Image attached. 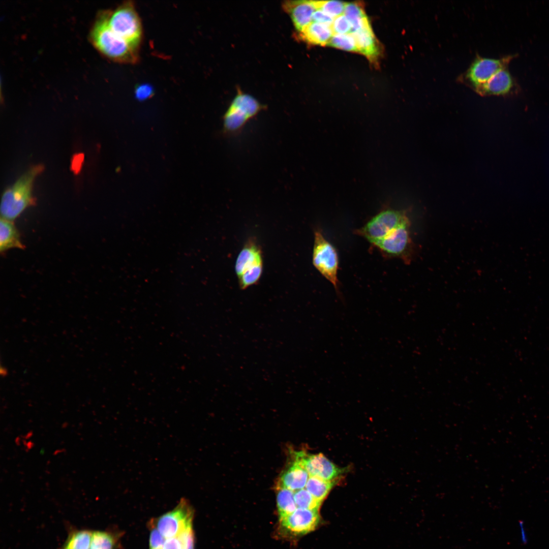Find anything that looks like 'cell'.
Returning a JSON list of instances; mask_svg holds the SVG:
<instances>
[{"label":"cell","instance_id":"6da1fadb","mask_svg":"<svg viewBox=\"0 0 549 549\" xmlns=\"http://www.w3.org/2000/svg\"><path fill=\"white\" fill-rule=\"evenodd\" d=\"M90 40L98 50L109 59L122 63H135L138 49L115 33L108 23V11L98 16L89 34Z\"/></svg>","mask_w":549,"mask_h":549},{"label":"cell","instance_id":"7a4b0ae2","mask_svg":"<svg viewBox=\"0 0 549 549\" xmlns=\"http://www.w3.org/2000/svg\"><path fill=\"white\" fill-rule=\"evenodd\" d=\"M44 168L41 164L32 167L5 191L1 204V218L13 221L26 208L35 203L33 184Z\"/></svg>","mask_w":549,"mask_h":549},{"label":"cell","instance_id":"3957f363","mask_svg":"<svg viewBox=\"0 0 549 549\" xmlns=\"http://www.w3.org/2000/svg\"><path fill=\"white\" fill-rule=\"evenodd\" d=\"M264 108L254 97L239 90L223 115V134H239L246 124Z\"/></svg>","mask_w":549,"mask_h":549},{"label":"cell","instance_id":"277c9868","mask_svg":"<svg viewBox=\"0 0 549 549\" xmlns=\"http://www.w3.org/2000/svg\"><path fill=\"white\" fill-rule=\"evenodd\" d=\"M263 268L261 249L256 240L251 238L245 243L236 260L235 270L240 288L244 290L257 284Z\"/></svg>","mask_w":549,"mask_h":549},{"label":"cell","instance_id":"5b68a950","mask_svg":"<svg viewBox=\"0 0 549 549\" xmlns=\"http://www.w3.org/2000/svg\"><path fill=\"white\" fill-rule=\"evenodd\" d=\"M111 29L132 46L138 48L142 37L140 19L131 2H127L112 11H108Z\"/></svg>","mask_w":549,"mask_h":549},{"label":"cell","instance_id":"8992f818","mask_svg":"<svg viewBox=\"0 0 549 549\" xmlns=\"http://www.w3.org/2000/svg\"><path fill=\"white\" fill-rule=\"evenodd\" d=\"M410 228L409 221L393 229L374 246L387 256L400 258L409 264L414 249Z\"/></svg>","mask_w":549,"mask_h":549},{"label":"cell","instance_id":"52a82bcc","mask_svg":"<svg viewBox=\"0 0 549 549\" xmlns=\"http://www.w3.org/2000/svg\"><path fill=\"white\" fill-rule=\"evenodd\" d=\"M193 516L191 505L182 498L173 510L159 517L152 525L165 539L177 537L192 527Z\"/></svg>","mask_w":549,"mask_h":549},{"label":"cell","instance_id":"ba28073f","mask_svg":"<svg viewBox=\"0 0 549 549\" xmlns=\"http://www.w3.org/2000/svg\"><path fill=\"white\" fill-rule=\"evenodd\" d=\"M312 260L314 267L337 289L339 268L337 252L319 230L315 232Z\"/></svg>","mask_w":549,"mask_h":549},{"label":"cell","instance_id":"9c48e42d","mask_svg":"<svg viewBox=\"0 0 549 549\" xmlns=\"http://www.w3.org/2000/svg\"><path fill=\"white\" fill-rule=\"evenodd\" d=\"M409 221L406 211L388 209L375 216L356 233L374 245L393 229Z\"/></svg>","mask_w":549,"mask_h":549},{"label":"cell","instance_id":"30bf717a","mask_svg":"<svg viewBox=\"0 0 549 549\" xmlns=\"http://www.w3.org/2000/svg\"><path fill=\"white\" fill-rule=\"evenodd\" d=\"M291 455V460L303 468L309 476L333 481L344 472L321 453L313 454L304 451H292Z\"/></svg>","mask_w":549,"mask_h":549},{"label":"cell","instance_id":"8fae6325","mask_svg":"<svg viewBox=\"0 0 549 549\" xmlns=\"http://www.w3.org/2000/svg\"><path fill=\"white\" fill-rule=\"evenodd\" d=\"M513 58V55L499 59L478 57L468 70L466 78L477 90L496 72L505 68Z\"/></svg>","mask_w":549,"mask_h":549},{"label":"cell","instance_id":"7c38bea8","mask_svg":"<svg viewBox=\"0 0 549 549\" xmlns=\"http://www.w3.org/2000/svg\"><path fill=\"white\" fill-rule=\"evenodd\" d=\"M320 520L318 510L298 508L291 514L280 519L282 527L296 534H304L313 531Z\"/></svg>","mask_w":549,"mask_h":549},{"label":"cell","instance_id":"4fadbf2b","mask_svg":"<svg viewBox=\"0 0 549 549\" xmlns=\"http://www.w3.org/2000/svg\"><path fill=\"white\" fill-rule=\"evenodd\" d=\"M518 90V85L505 68L496 72L476 91L483 95H505Z\"/></svg>","mask_w":549,"mask_h":549},{"label":"cell","instance_id":"5bb4252c","mask_svg":"<svg viewBox=\"0 0 549 549\" xmlns=\"http://www.w3.org/2000/svg\"><path fill=\"white\" fill-rule=\"evenodd\" d=\"M283 7L290 15L298 33L312 22L313 14L316 10L313 1H286Z\"/></svg>","mask_w":549,"mask_h":549},{"label":"cell","instance_id":"9a60e30c","mask_svg":"<svg viewBox=\"0 0 549 549\" xmlns=\"http://www.w3.org/2000/svg\"><path fill=\"white\" fill-rule=\"evenodd\" d=\"M309 474L295 461L291 460L281 473L276 488L283 487L292 491L302 489L306 485Z\"/></svg>","mask_w":549,"mask_h":549},{"label":"cell","instance_id":"2e32d148","mask_svg":"<svg viewBox=\"0 0 549 549\" xmlns=\"http://www.w3.org/2000/svg\"><path fill=\"white\" fill-rule=\"evenodd\" d=\"M351 34L355 40L358 52L364 55L371 61L377 60L380 53L379 47L371 26Z\"/></svg>","mask_w":549,"mask_h":549},{"label":"cell","instance_id":"e0dca14e","mask_svg":"<svg viewBox=\"0 0 549 549\" xmlns=\"http://www.w3.org/2000/svg\"><path fill=\"white\" fill-rule=\"evenodd\" d=\"M299 38L310 44L328 45L333 33L331 26L312 22L298 33Z\"/></svg>","mask_w":549,"mask_h":549},{"label":"cell","instance_id":"ac0fdd59","mask_svg":"<svg viewBox=\"0 0 549 549\" xmlns=\"http://www.w3.org/2000/svg\"><path fill=\"white\" fill-rule=\"evenodd\" d=\"M20 235L12 221L1 219L0 222V251L18 248L24 249Z\"/></svg>","mask_w":549,"mask_h":549},{"label":"cell","instance_id":"d6986e66","mask_svg":"<svg viewBox=\"0 0 549 549\" xmlns=\"http://www.w3.org/2000/svg\"><path fill=\"white\" fill-rule=\"evenodd\" d=\"M344 14L351 24V33L371 26L370 20L360 4L346 3Z\"/></svg>","mask_w":549,"mask_h":549},{"label":"cell","instance_id":"ffe728a7","mask_svg":"<svg viewBox=\"0 0 549 549\" xmlns=\"http://www.w3.org/2000/svg\"><path fill=\"white\" fill-rule=\"evenodd\" d=\"M277 503L280 519L293 513L296 509L294 492L283 487L276 488Z\"/></svg>","mask_w":549,"mask_h":549},{"label":"cell","instance_id":"44dd1931","mask_svg":"<svg viewBox=\"0 0 549 549\" xmlns=\"http://www.w3.org/2000/svg\"><path fill=\"white\" fill-rule=\"evenodd\" d=\"M335 484V482L324 480L321 478L309 476L306 485V489L314 497L322 501L327 496Z\"/></svg>","mask_w":549,"mask_h":549},{"label":"cell","instance_id":"7402d4cb","mask_svg":"<svg viewBox=\"0 0 549 549\" xmlns=\"http://www.w3.org/2000/svg\"><path fill=\"white\" fill-rule=\"evenodd\" d=\"M92 531L81 530L72 533L63 549H89L90 547Z\"/></svg>","mask_w":549,"mask_h":549},{"label":"cell","instance_id":"603a6c76","mask_svg":"<svg viewBox=\"0 0 549 549\" xmlns=\"http://www.w3.org/2000/svg\"><path fill=\"white\" fill-rule=\"evenodd\" d=\"M116 542L115 536L110 532L92 531L89 549H114Z\"/></svg>","mask_w":549,"mask_h":549},{"label":"cell","instance_id":"cb8c5ba5","mask_svg":"<svg viewBox=\"0 0 549 549\" xmlns=\"http://www.w3.org/2000/svg\"><path fill=\"white\" fill-rule=\"evenodd\" d=\"M294 498L298 508L318 510L321 501L314 497L306 489H301L295 492Z\"/></svg>","mask_w":549,"mask_h":549},{"label":"cell","instance_id":"d4e9b609","mask_svg":"<svg viewBox=\"0 0 549 549\" xmlns=\"http://www.w3.org/2000/svg\"><path fill=\"white\" fill-rule=\"evenodd\" d=\"M316 10H320L333 18L344 14L346 3L338 1H313Z\"/></svg>","mask_w":549,"mask_h":549},{"label":"cell","instance_id":"484cf974","mask_svg":"<svg viewBox=\"0 0 549 549\" xmlns=\"http://www.w3.org/2000/svg\"><path fill=\"white\" fill-rule=\"evenodd\" d=\"M328 45L348 51L358 52L352 34L333 35Z\"/></svg>","mask_w":549,"mask_h":549},{"label":"cell","instance_id":"4316f807","mask_svg":"<svg viewBox=\"0 0 549 549\" xmlns=\"http://www.w3.org/2000/svg\"><path fill=\"white\" fill-rule=\"evenodd\" d=\"M331 28L333 35L349 34L352 32L351 24L344 14L334 18Z\"/></svg>","mask_w":549,"mask_h":549},{"label":"cell","instance_id":"83f0119b","mask_svg":"<svg viewBox=\"0 0 549 549\" xmlns=\"http://www.w3.org/2000/svg\"><path fill=\"white\" fill-rule=\"evenodd\" d=\"M149 540V549H163L165 538L154 527H151Z\"/></svg>","mask_w":549,"mask_h":549},{"label":"cell","instance_id":"f1b7e54d","mask_svg":"<svg viewBox=\"0 0 549 549\" xmlns=\"http://www.w3.org/2000/svg\"><path fill=\"white\" fill-rule=\"evenodd\" d=\"M334 18L320 10H316L312 16V21L331 26Z\"/></svg>","mask_w":549,"mask_h":549},{"label":"cell","instance_id":"f546056e","mask_svg":"<svg viewBox=\"0 0 549 549\" xmlns=\"http://www.w3.org/2000/svg\"><path fill=\"white\" fill-rule=\"evenodd\" d=\"M180 535L183 540V549H194L195 537L193 527H190Z\"/></svg>","mask_w":549,"mask_h":549},{"label":"cell","instance_id":"4dcf8cb0","mask_svg":"<svg viewBox=\"0 0 549 549\" xmlns=\"http://www.w3.org/2000/svg\"><path fill=\"white\" fill-rule=\"evenodd\" d=\"M184 542L180 535L165 539L163 549H183Z\"/></svg>","mask_w":549,"mask_h":549},{"label":"cell","instance_id":"1f68e13d","mask_svg":"<svg viewBox=\"0 0 549 549\" xmlns=\"http://www.w3.org/2000/svg\"><path fill=\"white\" fill-rule=\"evenodd\" d=\"M152 94L150 86L146 85H140L136 89V95L138 99L143 100L149 97Z\"/></svg>","mask_w":549,"mask_h":549},{"label":"cell","instance_id":"d6a6232c","mask_svg":"<svg viewBox=\"0 0 549 549\" xmlns=\"http://www.w3.org/2000/svg\"><path fill=\"white\" fill-rule=\"evenodd\" d=\"M83 155L81 154L75 155L73 157L71 167L74 173H78L80 171L83 161Z\"/></svg>","mask_w":549,"mask_h":549}]
</instances>
